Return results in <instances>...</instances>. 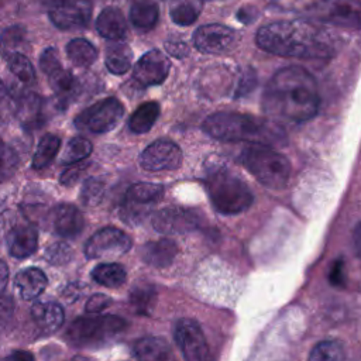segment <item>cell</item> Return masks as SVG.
Returning <instances> with one entry per match:
<instances>
[{
  "mask_svg": "<svg viewBox=\"0 0 361 361\" xmlns=\"http://www.w3.org/2000/svg\"><path fill=\"white\" fill-rule=\"evenodd\" d=\"M262 107L278 123L310 120L319 109V94L313 76L300 66L279 69L265 87Z\"/></svg>",
  "mask_w": 361,
  "mask_h": 361,
  "instance_id": "obj_1",
  "label": "cell"
},
{
  "mask_svg": "<svg viewBox=\"0 0 361 361\" xmlns=\"http://www.w3.org/2000/svg\"><path fill=\"white\" fill-rule=\"evenodd\" d=\"M257 45L274 55L302 59H326L334 52L329 31L307 20H282L257 32Z\"/></svg>",
  "mask_w": 361,
  "mask_h": 361,
  "instance_id": "obj_2",
  "label": "cell"
},
{
  "mask_svg": "<svg viewBox=\"0 0 361 361\" xmlns=\"http://www.w3.org/2000/svg\"><path fill=\"white\" fill-rule=\"evenodd\" d=\"M203 130L220 141H248L250 144L281 142L283 133L272 123L250 114L221 111L209 116Z\"/></svg>",
  "mask_w": 361,
  "mask_h": 361,
  "instance_id": "obj_3",
  "label": "cell"
},
{
  "mask_svg": "<svg viewBox=\"0 0 361 361\" xmlns=\"http://www.w3.org/2000/svg\"><path fill=\"white\" fill-rule=\"evenodd\" d=\"M204 182L213 207L221 214L241 213L252 203L250 188L227 169H213Z\"/></svg>",
  "mask_w": 361,
  "mask_h": 361,
  "instance_id": "obj_4",
  "label": "cell"
},
{
  "mask_svg": "<svg viewBox=\"0 0 361 361\" xmlns=\"http://www.w3.org/2000/svg\"><path fill=\"white\" fill-rule=\"evenodd\" d=\"M240 161L264 186L275 190L286 186L290 175V164L271 147L251 144L241 152Z\"/></svg>",
  "mask_w": 361,
  "mask_h": 361,
  "instance_id": "obj_5",
  "label": "cell"
},
{
  "mask_svg": "<svg viewBox=\"0 0 361 361\" xmlns=\"http://www.w3.org/2000/svg\"><path fill=\"white\" fill-rule=\"evenodd\" d=\"M290 6L314 20L347 30H361L360 0H295Z\"/></svg>",
  "mask_w": 361,
  "mask_h": 361,
  "instance_id": "obj_6",
  "label": "cell"
},
{
  "mask_svg": "<svg viewBox=\"0 0 361 361\" xmlns=\"http://www.w3.org/2000/svg\"><path fill=\"white\" fill-rule=\"evenodd\" d=\"M126 329L127 322L114 314L83 316L71 323L66 337L76 347H99Z\"/></svg>",
  "mask_w": 361,
  "mask_h": 361,
  "instance_id": "obj_7",
  "label": "cell"
},
{
  "mask_svg": "<svg viewBox=\"0 0 361 361\" xmlns=\"http://www.w3.org/2000/svg\"><path fill=\"white\" fill-rule=\"evenodd\" d=\"M123 114L124 106L121 102L114 97H107L78 114L75 118V127L82 131L103 134L111 131L120 123Z\"/></svg>",
  "mask_w": 361,
  "mask_h": 361,
  "instance_id": "obj_8",
  "label": "cell"
},
{
  "mask_svg": "<svg viewBox=\"0 0 361 361\" xmlns=\"http://www.w3.org/2000/svg\"><path fill=\"white\" fill-rule=\"evenodd\" d=\"M164 196V186L140 182L131 185L120 210L121 219L128 224H138L151 213L152 206Z\"/></svg>",
  "mask_w": 361,
  "mask_h": 361,
  "instance_id": "obj_9",
  "label": "cell"
},
{
  "mask_svg": "<svg viewBox=\"0 0 361 361\" xmlns=\"http://www.w3.org/2000/svg\"><path fill=\"white\" fill-rule=\"evenodd\" d=\"M51 21L62 30L87 25L92 16L90 0H42Z\"/></svg>",
  "mask_w": 361,
  "mask_h": 361,
  "instance_id": "obj_10",
  "label": "cell"
},
{
  "mask_svg": "<svg viewBox=\"0 0 361 361\" xmlns=\"http://www.w3.org/2000/svg\"><path fill=\"white\" fill-rule=\"evenodd\" d=\"M131 238L116 227H104L96 231L85 244L87 258H113L126 254L131 248Z\"/></svg>",
  "mask_w": 361,
  "mask_h": 361,
  "instance_id": "obj_11",
  "label": "cell"
},
{
  "mask_svg": "<svg viewBox=\"0 0 361 361\" xmlns=\"http://www.w3.org/2000/svg\"><path fill=\"white\" fill-rule=\"evenodd\" d=\"M182 164L180 148L168 140H157L140 155V165L148 172L175 171Z\"/></svg>",
  "mask_w": 361,
  "mask_h": 361,
  "instance_id": "obj_12",
  "label": "cell"
},
{
  "mask_svg": "<svg viewBox=\"0 0 361 361\" xmlns=\"http://www.w3.org/2000/svg\"><path fill=\"white\" fill-rule=\"evenodd\" d=\"M173 336L186 360L203 361L209 358V345L197 322L192 319L178 320Z\"/></svg>",
  "mask_w": 361,
  "mask_h": 361,
  "instance_id": "obj_13",
  "label": "cell"
},
{
  "mask_svg": "<svg viewBox=\"0 0 361 361\" xmlns=\"http://www.w3.org/2000/svg\"><path fill=\"white\" fill-rule=\"evenodd\" d=\"M237 42V34L221 24H206L193 34L195 47L204 54H224Z\"/></svg>",
  "mask_w": 361,
  "mask_h": 361,
  "instance_id": "obj_14",
  "label": "cell"
},
{
  "mask_svg": "<svg viewBox=\"0 0 361 361\" xmlns=\"http://www.w3.org/2000/svg\"><path fill=\"white\" fill-rule=\"evenodd\" d=\"M152 226L161 234H182L195 230L199 226V219L197 214L192 210L166 207L158 210L152 216Z\"/></svg>",
  "mask_w": 361,
  "mask_h": 361,
  "instance_id": "obj_15",
  "label": "cell"
},
{
  "mask_svg": "<svg viewBox=\"0 0 361 361\" xmlns=\"http://www.w3.org/2000/svg\"><path fill=\"white\" fill-rule=\"evenodd\" d=\"M171 69V62L166 55L158 49L144 54L134 66L133 76L142 86H154L162 83Z\"/></svg>",
  "mask_w": 361,
  "mask_h": 361,
  "instance_id": "obj_16",
  "label": "cell"
},
{
  "mask_svg": "<svg viewBox=\"0 0 361 361\" xmlns=\"http://www.w3.org/2000/svg\"><path fill=\"white\" fill-rule=\"evenodd\" d=\"M51 220L56 234L65 238H75L85 226L80 210L69 203L56 204L51 213Z\"/></svg>",
  "mask_w": 361,
  "mask_h": 361,
  "instance_id": "obj_17",
  "label": "cell"
},
{
  "mask_svg": "<svg viewBox=\"0 0 361 361\" xmlns=\"http://www.w3.org/2000/svg\"><path fill=\"white\" fill-rule=\"evenodd\" d=\"M16 116L28 130L41 127L47 117L44 99L31 92L23 93L18 100H16Z\"/></svg>",
  "mask_w": 361,
  "mask_h": 361,
  "instance_id": "obj_18",
  "label": "cell"
},
{
  "mask_svg": "<svg viewBox=\"0 0 361 361\" xmlns=\"http://www.w3.org/2000/svg\"><path fill=\"white\" fill-rule=\"evenodd\" d=\"M6 243L14 258H27L37 250V230L30 224H17L7 233Z\"/></svg>",
  "mask_w": 361,
  "mask_h": 361,
  "instance_id": "obj_19",
  "label": "cell"
},
{
  "mask_svg": "<svg viewBox=\"0 0 361 361\" xmlns=\"http://www.w3.org/2000/svg\"><path fill=\"white\" fill-rule=\"evenodd\" d=\"M178 254V245L169 238L149 241L142 245L140 255L141 259L155 268H165L171 265Z\"/></svg>",
  "mask_w": 361,
  "mask_h": 361,
  "instance_id": "obj_20",
  "label": "cell"
},
{
  "mask_svg": "<svg viewBox=\"0 0 361 361\" xmlns=\"http://www.w3.org/2000/svg\"><path fill=\"white\" fill-rule=\"evenodd\" d=\"M14 283L20 296L24 300H31L38 298L44 292V289L47 288L48 279L39 268L30 267V268L21 269L16 275Z\"/></svg>",
  "mask_w": 361,
  "mask_h": 361,
  "instance_id": "obj_21",
  "label": "cell"
},
{
  "mask_svg": "<svg viewBox=\"0 0 361 361\" xmlns=\"http://www.w3.org/2000/svg\"><path fill=\"white\" fill-rule=\"evenodd\" d=\"M37 327L44 333H54L63 324V309L55 302H37L31 307Z\"/></svg>",
  "mask_w": 361,
  "mask_h": 361,
  "instance_id": "obj_22",
  "label": "cell"
},
{
  "mask_svg": "<svg viewBox=\"0 0 361 361\" xmlns=\"http://www.w3.org/2000/svg\"><path fill=\"white\" fill-rule=\"evenodd\" d=\"M96 28L102 37L110 41H117L126 37L127 23L121 11H118L117 8L109 7L99 14L96 20Z\"/></svg>",
  "mask_w": 361,
  "mask_h": 361,
  "instance_id": "obj_23",
  "label": "cell"
},
{
  "mask_svg": "<svg viewBox=\"0 0 361 361\" xmlns=\"http://www.w3.org/2000/svg\"><path fill=\"white\" fill-rule=\"evenodd\" d=\"M134 355L144 361H164L171 357V347L162 337H144L134 344Z\"/></svg>",
  "mask_w": 361,
  "mask_h": 361,
  "instance_id": "obj_24",
  "label": "cell"
},
{
  "mask_svg": "<svg viewBox=\"0 0 361 361\" xmlns=\"http://www.w3.org/2000/svg\"><path fill=\"white\" fill-rule=\"evenodd\" d=\"M133 25L141 31H148L158 21V6L154 0H134L130 8Z\"/></svg>",
  "mask_w": 361,
  "mask_h": 361,
  "instance_id": "obj_25",
  "label": "cell"
},
{
  "mask_svg": "<svg viewBox=\"0 0 361 361\" xmlns=\"http://www.w3.org/2000/svg\"><path fill=\"white\" fill-rule=\"evenodd\" d=\"M133 61V52L121 39L113 41L106 49V66L114 75L126 73Z\"/></svg>",
  "mask_w": 361,
  "mask_h": 361,
  "instance_id": "obj_26",
  "label": "cell"
},
{
  "mask_svg": "<svg viewBox=\"0 0 361 361\" xmlns=\"http://www.w3.org/2000/svg\"><path fill=\"white\" fill-rule=\"evenodd\" d=\"M48 78H49V83H51L54 92H55V96L61 104L68 103L78 94L79 83H78L76 78L69 71L59 68L58 71L51 73Z\"/></svg>",
  "mask_w": 361,
  "mask_h": 361,
  "instance_id": "obj_27",
  "label": "cell"
},
{
  "mask_svg": "<svg viewBox=\"0 0 361 361\" xmlns=\"http://www.w3.org/2000/svg\"><path fill=\"white\" fill-rule=\"evenodd\" d=\"M159 116V104L147 102L141 104L130 117L128 127L134 134H144L152 128Z\"/></svg>",
  "mask_w": 361,
  "mask_h": 361,
  "instance_id": "obj_28",
  "label": "cell"
},
{
  "mask_svg": "<svg viewBox=\"0 0 361 361\" xmlns=\"http://www.w3.org/2000/svg\"><path fill=\"white\" fill-rule=\"evenodd\" d=\"M92 278L103 286L118 288L126 282L127 274L123 265L116 262H106L93 268Z\"/></svg>",
  "mask_w": 361,
  "mask_h": 361,
  "instance_id": "obj_29",
  "label": "cell"
},
{
  "mask_svg": "<svg viewBox=\"0 0 361 361\" xmlns=\"http://www.w3.org/2000/svg\"><path fill=\"white\" fill-rule=\"evenodd\" d=\"M66 55L76 66H90L97 58V49L83 38H75L66 45Z\"/></svg>",
  "mask_w": 361,
  "mask_h": 361,
  "instance_id": "obj_30",
  "label": "cell"
},
{
  "mask_svg": "<svg viewBox=\"0 0 361 361\" xmlns=\"http://www.w3.org/2000/svg\"><path fill=\"white\" fill-rule=\"evenodd\" d=\"M130 306L137 314L148 316L152 313V309L157 302V290L151 285H138L135 286L128 296Z\"/></svg>",
  "mask_w": 361,
  "mask_h": 361,
  "instance_id": "obj_31",
  "label": "cell"
},
{
  "mask_svg": "<svg viewBox=\"0 0 361 361\" xmlns=\"http://www.w3.org/2000/svg\"><path fill=\"white\" fill-rule=\"evenodd\" d=\"M59 147H61V140L58 135H54V134L44 135L39 140L35 154L32 157V168L34 169L47 168L56 157Z\"/></svg>",
  "mask_w": 361,
  "mask_h": 361,
  "instance_id": "obj_32",
  "label": "cell"
},
{
  "mask_svg": "<svg viewBox=\"0 0 361 361\" xmlns=\"http://www.w3.org/2000/svg\"><path fill=\"white\" fill-rule=\"evenodd\" d=\"M25 42V30L13 25L3 31L0 35V54L4 59H7L10 55L20 52Z\"/></svg>",
  "mask_w": 361,
  "mask_h": 361,
  "instance_id": "obj_33",
  "label": "cell"
},
{
  "mask_svg": "<svg viewBox=\"0 0 361 361\" xmlns=\"http://www.w3.org/2000/svg\"><path fill=\"white\" fill-rule=\"evenodd\" d=\"M90 152H92L90 141L85 137H75L66 144V147L62 152L61 162L63 165L79 164L80 161L86 159L90 155Z\"/></svg>",
  "mask_w": 361,
  "mask_h": 361,
  "instance_id": "obj_34",
  "label": "cell"
},
{
  "mask_svg": "<svg viewBox=\"0 0 361 361\" xmlns=\"http://www.w3.org/2000/svg\"><path fill=\"white\" fill-rule=\"evenodd\" d=\"M343 345L336 340H324L314 345L309 360L312 361H340L344 360Z\"/></svg>",
  "mask_w": 361,
  "mask_h": 361,
  "instance_id": "obj_35",
  "label": "cell"
},
{
  "mask_svg": "<svg viewBox=\"0 0 361 361\" xmlns=\"http://www.w3.org/2000/svg\"><path fill=\"white\" fill-rule=\"evenodd\" d=\"M7 63L13 75H16L24 83H32L35 80V71L25 55L21 52L13 54L7 58Z\"/></svg>",
  "mask_w": 361,
  "mask_h": 361,
  "instance_id": "obj_36",
  "label": "cell"
},
{
  "mask_svg": "<svg viewBox=\"0 0 361 361\" xmlns=\"http://www.w3.org/2000/svg\"><path fill=\"white\" fill-rule=\"evenodd\" d=\"M197 16L199 7L192 0H178L171 8V17L179 25H189L195 23Z\"/></svg>",
  "mask_w": 361,
  "mask_h": 361,
  "instance_id": "obj_37",
  "label": "cell"
},
{
  "mask_svg": "<svg viewBox=\"0 0 361 361\" xmlns=\"http://www.w3.org/2000/svg\"><path fill=\"white\" fill-rule=\"evenodd\" d=\"M106 185L97 178H89L83 182L80 190V200L86 206H96L103 200Z\"/></svg>",
  "mask_w": 361,
  "mask_h": 361,
  "instance_id": "obj_38",
  "label": "cell"
},
{
  "mask_svg": "<svg viewBox=\"0 0 361 361\" xmlns=\"http://www.w3.org/2000/svg\"><path fill=\"white\" fill-rule=\"evenodd\" d=\"M18 165V157L16 151L0 141V182L10 179Z\"/></svg>",
  "mask_w": 361,
  "mask_h": 361,
  "instance_id": "obj_39",
  "label": "cell"
},
{
  "mask_svg": "<svg viewBox=\"0 0 361 361\" xmlns=\"http://www.w3.org/2000/svg\"><path fill=\"white\" fill-rule=\"evenodd\" d=\"M45 259L48 264L52 265H63L66 262L71 261L72 258V250L66 243H55L52 245H49L45 250L44 254Z\"/></svg>",
  "mask_w": 361,
  "mask_h": 361,
  "instance_id": "obj_40",
  "label": "cell"
},
{
  "mask_svg": "<svg viewBox=\"0 0 361 361\" xmlns=\"http://www.w3.org/2000/svg\"><path fill=\"white\" fill-rule=\"evenodd\" d=\"M16 114V100L0 80V123L8 121Z\"/></svg>",
  "mask_w": 361,
  "mask_h": 361,
  "instance_id": "obj_41",
  "label": "cell"
},
{
  "mask_svg": "<svg viewBox=\"0 0 361 361\" xmlns=\"http://www.w3.org/2000/svg\"><path fill=\"white\" fill-rule=\"evenodd\" d=\"M39 66L42 69V72L49 76L51 73H54L55 71H58L59 68H62L59 58H58V52L55 48H47L41 58H39Z\"/></svg>",
  "mask_w": 361,
  "mask_h": 361,
  "instance_id": "obj_42",
  "label": "cell"
},
{
  "mask_svg": "<svg viewBox=\"0 0 361 361\" xmlns=\"http://www.w3.org/2000/svg\"><path fill=\"white\" fill-rule=\"evenodd\" d=\"M111 299L103 293H94L93 296L89 298L87 303H86V312L87 313H99L103 309H106L107 306H110Z\"/></svg>",
  "mask_w": 361,
  "mask_h": 361,
  "instance_id": "obj_43",
  "label": "cell"
},
{
  "mask_svg": "<svg viewBox=\"0 0 361 361\" xmlns=\"http://www.w3.org/2000/svg\"><path fill=\"white\" fill-rule=\"evenodd\" d=\"M330 283L334 286H343L345 282V275H344V262L341 259H337L329 274Z\"/></svg>",
  "mask_w": 361,
  "mask_h": 361,
  "instance_id": "obj_44",
  "label": "cell"
},
{
  "mask_svg": "<svg viewBox=\"0 0 361 361\" xmlns=\"http://www.w3.org/2000/svg\"><path fill=\"white\" fill-rule=\"evenodd\" d=\"M83 171V166H79L78 164H73V168L65 171V173L61 176V183L63 185H72L78 180V178L80 176Z\"/></svg>",
  "mask_w": 361,
  "mask_h": 361,
  "instance_id": "obj_45",
  "label": "cell"
},
{
  "mask_svg": "<svg viewBox=\"0 0 361 361\" xmlns=\"http://www.w3.org/2000/svg\"><path fill=\"white\" fill-rule=\"evenodd\" d=\"M166 49L171 55L176 56V58H182L185 56L189 51H188V47L183 44V42H168L166 44Z\"/></svg>",
  "mask_w": 361,
  "mask_h": 361,
  "instance_id": "obj_46",
  "label": "cell"
},
{
  "mask_svg": "<svg viewBox=\"0 0 361 361\" xmlns=\"http://www.w3.org/2000/svg\"><path fill=\"white\" fill-rule=\"evenodd\" d=\"M353 245L357 257L361 258V223H358L353 231Z\"/></svg>",
  "mask_w": 361,
  "mask_h": 361,
  "instance_id": "obj_47",
  "label": "cell"
},
{
  "mask_svg": "<svg viewBox=\"0 0 361 361\" xmlns=\"http://www.w3.org/2000/svg\"><path fill=\"white\" fill-rule=\"evenodd\" d=\"M13 312V302L10 298H0V319L10 316Z\"/></svg>",
  "mask_w": 361,
  "mask_h": 361,
  "instance_id": "obj_48",
  "label": "cell"
},
{
  "mask_svg": "<svg viewBox=\"0 0 361 361\" xmlns=\"http://www.w3.org/2000/svg\"><path fill=\"white\" fill-rule=\"evenodd\" d=\"M8 281V267L4 261H0V293L6 288Z\"/></svg>",
  "mask_w": 361,
  "mask_h": 361,
  "instance_id": "obj_49",
  "label": "cell"
},
{
  "mask_svg": "<svg viewBox=\"0 0 361 361\" xmlns=\"http://www.w3.org/2000/svg\"><path fill=\"white\" fill-rule=\"evenodd\" d=\"M8 358L10 360H24V361H28V360H32L34 357H32V354H30V353H27V351H14L13 354H10L8 355Z\"/></svg>",
  "mask_w": 361,
  "mask_h": 361,
  "instance_id": "obj_50",
  "label": "cell"
}]
</instances>
